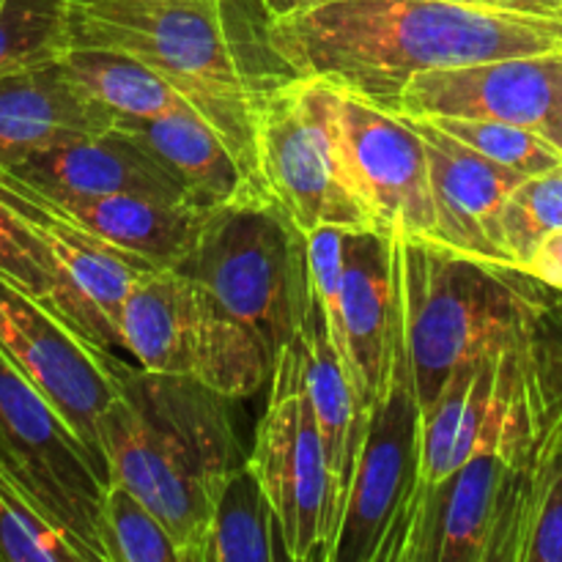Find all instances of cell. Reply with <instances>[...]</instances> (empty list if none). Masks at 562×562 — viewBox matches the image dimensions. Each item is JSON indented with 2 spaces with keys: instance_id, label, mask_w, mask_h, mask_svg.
I'll list each match as a JSON object with an SVG mask.
<instances>
[{
  "instance_id": "cell-1",
  "label": "cell",
  "mask_w": 562,
  "mask_h": 562,
  "mask_svg": "<svg viewBox=\"0 0 562 562\" xmlns=\"http://www.w3.org/2000/svg\"><path fill=\"white\" fill-rule=\"evenodd\" d=\"M269 38L294 75L393 110L420 71L562 53V16L442 0H327L272 20Z\"/></svg>"
},
{
  "instance_id": "cell-2",
  "label": "cell",
  "mask_w": 562,
  "mask_h": 562,
  "mask_svg": "<svg viewBox=\"0 0 562 562\" xmlns=\"http://www.w3.org/2000/svg\"><path fill=\"white\" fill-rule=\"evenodd\" d=\"M195 289L192 376L231 401L269 384L313 302L307 234L278 201L217 209L179 263Z\"/></svg>"
},
{
  "instance_id": "cell-3",
  "label": "cell",
  "mask_w": 562,
  "mask_h": 562,
  "mask_svg": "<svg viewBox=\"0 0 562 562\" xmlns=\"http://www.w3.org/2000/svg\"><path fill=\"white\" fill-rule=\"evenodd\" d=\"M69 47L113 49L151 66L267 187L258 113L294 71L272 47L258 0H69Z\"/></svg>"
},
{
  "instance_id": "cell-4",
  "label": "cell",
  "mask_w": 562,
  "mask_h": 562,
  "mask_svg": "<svg viewBox=\"0 0 562 562\" xmlns=\"http://www.w3.org/2000/svg\"><path fill=\"white\" fill-rule=\"evenodd\" d=\"M228 401L192 373H151L124 362L102 417L108 483L126 486L159 516L181 562L195 560L220 492L247 461Z\"/></svg>"
},
{
  "instance_id": "cell-5",
  "label": "cell",
  "mask_w": 562,
  "mask_h": 562,
  "mask_svg": "<svg viewBox=\"0 0 562 562\" xmlns=\"http://www.w3.org/2000/svg\"><path fill=\"white\" fill-rule=\"evenodd\" d=\"M395 263L406 349L426 415L461 366L503 349L527 327L543 283L426 239H395Z\"/></svg>"
},
{
  "instance_id": "cell-6",
  "label": "cell",
  "mask_w": 562,
  "mask_h": 562,
  "mask_svg": "<svg viewBox=\"0 0 562 562\" xmlns=\"http://www.w3.org/2000/svg\"><path fill=\"white\" fill-rule=\"evenodd\" d=\"M258 165L274 201L305 234L327 225L376 228L346 157L338 88L329 80L294 75L263 99Z\"/></svg>"
},
{
  "instance_id": "cell-7",
  "label": "cell",
  "mask_w": 562,
  "mask_h": 562,
  "mask_svg": "<svg viewBox=\"0 0 562 562\" xmlns=\"http://www.w3.org/2000/svg\"><path fill=\"white\" fill-rule=\"evenodd\" d=\"M423 404L398 313L390 371L368 409L333 562H395L423 483Z\"/></svg>"
},
{
  "instance_id": "cell-8",
  "label": "cell",
  "mask_w": 562,
  "mask_h": 562,
  "mask_svg": "<svg viewBox=\"0 0 562 562\" xmlns=\"http://www.w3.org/2000/svg\"><path fill=\"white\" fill-rule=\"evenodd\" d=\"M0 470L71 536L91 562H110L102 505L108 470L49 401L0 351Z\"/></svg>"
},
{
  "instance_id": "cell-9",
  "label": "cell",
  "mask_w": 562,
  "mask_h": 562,
  "mask_svg": "<svg viewBox=\"0 0 562 562\" xmlns=\"http://www.w3.org/2000/svg\"><path fill=\"white\" fill-rule=\"evenodd\" d=\"M247 464L278 514L291 562H333V481L307 390L302 338L285 346L269 379L267 412Z\"/></svg>"
},
{
  "instance_id": "cell-10",
  "label": "cell",
  "mask_w": 562,
  "mask_h": 562,
  "mask_svg": "<svg viewBox=\"0 0 562 562\" xmlns=\"http://www.w3.org/2000/svg\"><path fill=\"white\" fill-rule=\"evenodd\" d=\"M0 351L49 401L82 445L102 459V417L124 362L82 338L47 305L0 278ZM108 470V467H104Z\"/></svg>"
},
{
  "instance_id": "cell-11",
  "label": "cell",
  "mask_w": 562,
  "mask_h": 562,
  "mask_svg": "<svg viewBox=\"0 0 562 562\" xmlns=\"http://www.w3.org/2000/svg\"><path fill=\"white\" fill-rule=\"evenodd\" d=\"M0 201L42 241L58 280V307L69 327L104 351L121 349L119 316L126 291L157 263L110 245L53 206L25 179L0 165Z\"/></svg>"
},
{
  "instance_id": "cell-12",
  "label": "cell",
  "mask_w": 562,
  "mask_h": 562,
  "mask_svg": "<svg viewBox=\"0 0 562 562\" xmlns=\"http://www.w3.org/2000/svg\"><path fill=\"white\" fill-rule=\"evenodd\" d=\"M525 467L492 450L420 486L395 562H508Z\"/></svg>"
},
{
  "instance_id": "cell-13",
  "label": "cell",
  "mask_w": 562,
  "mask_h": 562,
  "mask_svg": "<svg viewBox=\"0 0 562 562\" xmlns=\"http://www.w3.org/2000/svg\"><path fill=\"white\" fill-rule=\"evenodd\" d=\"M393 113L503 121L547 137L562 151V53L420 71L398 93Z\"/></svg>"
},
{
  "instance_id": "cell-14",
  "label": "cell",
  "mask_w": 562,
  "mask_h": 562,
  "mask_svg": "<svg viewBox=\"0 0 562 562\" xmlns=\"http://www.w3.org/2000/svg\"><path fill=\"white\" fill-rule=\"evenodd\" d=\"M338 121L351 173L376 231L393 239L431 241V170L415 121L349 88H338Z\"/></svg>"
},
{
  "instance_id": "cell-15",
  "label": "cell",
  "mask_w": 562,
  "mask_h": 562,
  "mask_svg": "<svg viewBox=\"0 0 562 562\" xmlns=\"http://www.w3.org/2000/svg\"><path fill=\"white\" fill-rule=\"evenodd\" d=\"M412 121L426 140L428 170H431V241L459 256L497 263V267H514L503 236V209L510 192L527 176L492 162L475 148L439 130L434 121Z\"/></svg>"
},
{
  "instance_id": "cell-16",
  "label": "cell",
  "mask_w": 562,
  "mask_h": 562,
  "mask_svg": "<svg viewBox=\"0 0 562 562\" xmlns=\"http://www.w3.org/2000/svg\"><path fill=\"white\" fill-rule=\"evenodd\" d=\"M340 302H344L346 351H349L346 371L362 409L368 412L384 387L401 313L393 236L376 228L346 234Z\"/></svg>"
},
{
  "instance_id": "cell-17",
  "label": "cell",
  "mask_w": 562,
  "mask_h": 562,
  "mask_svg": "<svg viewBox=\"0 0 562 562\" xmlns=\"http://www.w3.org/2000/svg\"><path fill=\"white\" fill-rule=\"evenodd\" d=\"M5 168L44 192L137 195L195 206L184 184L146 146L115 126L44 148Z\"/></svg>"
},
{
  "instance_id": "cell-18",
  "label": "cell",
  "mask_w": 562,
  "mask_h": 562,
  "mask_svg": "<svg viewBox=\"0 0 562 562\" xmlns=\"http://www.w3.org/2000/svg\"><path fill=\"white\" fill-rule=\"evenodd\" d=\"M113 124V110L82 91L60 58L0 77V165L99 135Z\"/></svg>"
},
{
  "instance_id": "cell-19",
  "label": "cell",
  "mask_w": 562,
  "mask_h": 562,
  "mask_svg": "<svg viewBox=\"0 0 562 562\" xmlns=\"http://www.w3.org/2000/svg\"><path fill=\"white\" fill-rule=\"evenodd\" d=\"M115 130L146 146L176 179L198 209L217 212L250 201H274L272 192L239 162L223 137L195 113H165L137 119L115 115Z\"/></svg>"
},
{
  "instance_id": "cell-20",
  "label": "cell",
  "mask_w": 562,
  "mask_h": 562,
  "mask_svg": "<svg viewBox=\"0 0 562 562\" xmlns=\"http://www.w3.org/2000/svg\"><path fill=\"white\" fill-rule=\"evenodd\" d=\"M38 192L82 228L157 267H179L190 256L203 223L212 214L190 203H165L137 195Z\"/></svg>"
},
{
  "instance_id": "cell-21",
  "label": "cell",
  "mask_w": 562,
  "mask_h": 562,
  "mask_svg": "<svg viewBox=\"0 0 562 562\" xmlns=\"http://www.w3.org/2000/svg\"><path fill=\"white\" fill-rule=\"evenodd\" d=\"M302 346H305L307 390H311L313 412H316L318 431H322L324 456H327L329 481H333V519L335 532L344 525L346 505H349L351 483H355L357 456H360L362 434H366L368 412L362 409L355 393L346 366L335 351L327 322L313 296L302 324ZM338 543V541H335Z\"/></svg>"
},
{
  "instance_id": "cell-22",
  "label": "cell",
  "mask_w": 562,
  "mask_h": 562,
  "mask_svg": "<svg viewBox=\"0 0 562 562\" xmlns=\"http://www.w3.org/2000/svg\"><path fill=\"white\" fill-rule=\"evenodd\" d=\"M195 289L179 267H157L126 291L119 316L121 349L151 373H192Z\"/></svg>"
},
{
  "instance_id": "cell-23",
  "label": "cell",
  "mask_w": 562,
  "mask_h": 562,
  "mask_svg": "<svg viewBox=\"0 0 562 562\" xmlns=\"http://www.w3.org/2000/svg\"><path fill=\"white\" fill-rule=\"evenodd\" d=\"M291 560L278 514L252 467L241 464L220 492L212 521L192 562Z\"/></svg>"
},
{
  "instance_id": "cell-24",
  "label": "cell",
  "mask_w": 562,
  "mask_h": 562,
  "mask_svg": "<svg viewBox=\"0 0 562 562\" xmlns=\"http://www.w3.org/2000/svg\"><path fill=\"white\" fill-rule=\"evenodd\" d=\"M547 412V426L521 475L508 562H562V417L549 401Z\"/></svg>"
},
{
  "instance_id": "cell-25",
  "label": "cell",
  "mask_w": 562,
  "mask_h": 562,
  "mask_svg": "<svg viewBox=\"0 0 562 562\" xmlns=\"http://www.w3.org/2000/svg\"><path fill=\"white\" fill-rule=\"evenodd\" d=\"M66 71L71 80L91 93L97 102L113 110L115 115H165V113H195L184 93L170 86L162 75L143 60L124 53L97 47H69L64 55ZM198 115V113H195ZM201 119V115H198Z\"/></svg>"
},
{
  "instance_id": "cell-26",
  "label": "cell",
  "mask_w": 562,
  "mask_h": 562,
  "mask_svg": "<svg viewBox=\"0 0 562 562\" xmlns=\"http://www.w3.org/2000/svg\"><path fill=\"white\" fill-rule=\"evenodd\" d=\"M69 49V0L0 3V77L58 60Z\"/></svg>"
},
{
  "instance_id": "cell-27",
  "label": "cell",
  "mask_w": 562,
  "mask_h": 562,
  "mask_svg": "<svg viewBox=\"0 0 562 562\" xmlns=\"http://www.w3.org/2000/svg\"><path fill=\"white\" fill-rule=\"evenodd\" d=\"M102 519L110 562H181L168 527L121 483H108Z\"/></svg>"
},
{
  "instance_id": "cell-28",
  "label": "cell",
  "mask_w": 562,
  "mask_h": 562,
  "mask_svg": "<svg viewBox=\"0 0 562 562\" xmlns=\"http://www.w3.org/2000/svg\"><path fill=\"white\" fill-rule=\"evenodd\" d=\"M461 140L464 146L475 148L492 162L505 165L510 170H519L525 176H541L549 170L560 168L562 151L558 146L547 140V137L536 135V132L525 130V126L503 124V121L488 119H428Z\"/></svg>"
},
{
  "instance_id": "cell-29",
  "label": "cell",
  "mask_w": 562,
  "mask_h": 562,
  "mask_svg": "<svg viewBox=\"0 0 562 562\" xmlns=\"http://www.w3.org/2000/svg\"><path fill=\"white\" fill-rule=\"evenodd\" d=\"M562 228V165L541 176H527L503 209V236L510 261L525 269L543 239Z\"/></svg>"
},
{
  "instance_id": "cell-30",
  "label": "cell",
  "mask_w": 562,
  "mask_h": 562,
  "mask_svg": "<svg viewBox=\"0 0 562 562\" xmlns=\"http://www.w3.org/2000/svg\"><path fill=\"white\" fill-rule=\"evenodd\" d=\"M0 278L60 316L58 280L49 267L47 252L3 201H0Z\"/></svg>"
},
{
  "instance_id": "cell-31",
  "label": "cell",
  "mask_w": 562,
  "mask_h": 562,
  "mask_svg": "<svg viewBox=\"0 0 562 562\" xmlns=\"http://www.w3.org/2000/svg\"><path fill=\"white\" fill-rule=\"evenodd\" d=\"M351 228H338V225H327L313 234H307V258H311V285L313 296H316L318 307L327 322L329 338H333L335 351H338L340 362L346 366V324H344V245L346 234ZM349 373V371H346Z\"/></svg>"
},
{
  "instance_id": "cell-32",
  "label": "cell",
  "mask_w": 562,
  "mask_h": 562,
  "mask_svg": "<svg viewBox=\"0 0 562 562\" xmlns=\"http://www.w3.org/2000/svg\"><path fill=\"white\" fill-rule=\"evenodd\" d=\"M530 346L543 398L562 417V291L543 285L530 318Z\"/></svg>"
},
{
  "instance_id": "cell-33",
  "label": "cell",
  "mask_w": 562,
  "mask_h": 562,
  "mask_svg": "<svg viewBox=\"0 0 562 562\" xmlns=\"http://www.w3.org/2000/svg\"><path fill=\"white\" fill-rule=\"evenodd\" d=\"M530 278H536L538 283L549 285V289L562 291V228L549 234L547 239L538 245V250L532 252L530 261L525 263V269Z\"/></svg>"
},
{
  "instance_id": "cell-34",
  "label": "cell",
  "mask_w": 562,
  "mask_h": 562,
  "mask_svg": "<svg viewBox=\"0 0 562 562\" xmlns=\"http://www.w3.org/2000/svg\"><path fill=\"white\" fill-rule=\"evenodd\" d=\"M258 3H261V9L267 11L269 22H272V20H280V16L296 14V11L313 9V5L318 3H327V0H258Z\"/></svg>"
},
{
  "instance_id": "cell-35",
  "label": "cell",
  "mask_w": 562,
  "mask_h": 562,
  "mask_svg": "<svg viewBox=\"0 0 562 562\" xmlns=\"http://www.w3.org/2000/svg\"><path fill=\"white\" fill-rule=\"evenodd\" d=\"M560 16H562V0H560Z\"/></svg>"
},
{
  "instance_id": "cell-36",
  "label": "cell",
  "mask_w": 562,
  "mask_h": 562,
  "mask_svg": "<svg viewBox=\"0 0 562 562\" xmlns=\"http://www.w3.org/2000/svg\"><path fill=\"white\" fill-rule=\"evenodd\" d=\"M0 3H3V0H0Z\"/></svg>"
}]
</instances>
